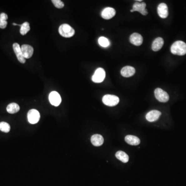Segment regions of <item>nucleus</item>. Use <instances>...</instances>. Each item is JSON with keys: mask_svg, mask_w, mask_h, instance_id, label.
<instances>
[{"mask_svg": "<svg viewBox=\"0 0 186 186\" xmlns=\"http://www.w3.org/2000/svg\"><path fill=\"white\" fill-rule=\"evenodd\" d=\"M172 53L175 55H185L186 54V43L183 41H176L175 42L171 47Z\"/></svg>", "mask_w": 186, "mask_h": 186, "instance_id": "nucleus-1", "label": "nucleus"}, {"mask_svg": "<svg viewBox=\"0 0 186 186\" xmlns=\"http://www.w3.org/2000/svg\"><path fill=\"white\" fill-rule=\"evenodd\" d=\"M60 34L65 38L73 37L75 34V31L71 26L68 24H63L60 25L58 28Z\"/></svg>", "mask_w": 186, "mask_h": 186, "instance_id": "nucleus-2", "label": "nucleus"}, {"mask_svg": "<svg viewBox=\"0 0 186 186\" xmlns=\"http://www.w3.org/2000/svg\"><path fill=\"white\" fill-rule=\"evenodd\" d=\"M119 98L113 95H106L103 98V102L105 105L109 107H114L119 103Z\"/></svg>", "mask_w": 186, "mask_h": 186, "instance_id": "nucleus-3", "label": "nucleus"}, {"mask_svg": "<svg viewBox=\"0 0 186 186\" xmlns=\"http://www.w3.org/2000/svg\"><path fill=\"white\" fill-rule=\"evenodd\" d=\"M106 77V72L102 68H98L96 70L92 76V80L95 83H101L104 80Z\"/></svg>", "mask_w": 186, "mask_h": 186, "instance_id": "nucleus-4", "label": "nucleus"}, {"mask_svg": "<svg viewBox=\"0 0 186 186\" xmlns=\"http://www.w3.org/2000/svg\"><path fill=\"white\" fill-rule=\"evenodd\" d=\"M155 96L156 98L161 103H167L169 100L168 94L160 88L155 89Z\"/></svg>", "mask_w": 186, "mask_h": 186, "instance_id": "nucleus-5", "label": "nucleus"}, {"mask_svg": "<svg viewBox=\"0 0 186 186\" xmlns=\"http://www.w3.org/2000/svg\"><path fill=\"white\" fill-rule=\"evenodd\" d=\"M40 119V114L35 109H31L28 113V119L30 124H35L38 122Z\"/></svg>", "mask_w": 186, "mask_h": 186, "instance_id": "nucleus-6", "label": "nucleus"}, {"mask_svg": "<svg viewBox=\"0 0 186 186\" xmlns=\"http://www.w3.org/2000/svg\"><path fill=\"white\" fill-rule=\"evenodd\" d=\"M146 3H145V2L139 3V2H137L133 5V9L131 10L130 12H138L141 13L142 15L146 16V15H148V10L146 9Z\"/></svg>", "mask_w": 186, "mask_h": 186, "instance_id": "nucleus-7", "label": "nucleus"}, {"mask_svg": "<svg viewBox=\"0 0 186 186\" xmlns=\"http://www.w3.org/2000/svg\"><path fill=\"white\" fill-rule=\"evenodd\" d=\"M49 100L51 104L55 107L59 106L62 101L61 97L60 94L55 91H53L50 93L49 96Z\"/></svg>", "mask_w": 186, "mask_h": 186, "instance_id": "nucleus-8", "label": "nucleus"}, {"mask_svg": "<svg viewBox=\"0 0 186 186\" xmlns=\"http://www.w3.org/2000/svg\"><path fill=\"white\" fill-rule=\"evenodd\" d=\"M116 14V11L113 8L108 7L104 8L101 12V17L104 19L109 20L113 18Z\"/></svg>", "mask_w": 186, "mask_h": 186, "instance_id": "nucleus-9", "label": "nucleus"}, {"mask_svg": "<svg viewBox=\"0 0 186 186\" xmlns=\"http://www.w3.org/2000/svg\"><path fill=\"white\" fill-rule=\"evenodd\" d=\"M13 47L18 61L22 64L25 63L26 60L25 58L23 55V53L21 52V47L20 46V45L18 43H14Z\"/></svg>", "mask_w": 186, "mask_h": 186, "instance_id": "nucleus-10", "label": "nucleus"}, {"mask_svg": "<svg viewBox=\"0 0 186 186\" xmlns=\"http://www.w3.org/2000/svg\"><path fill=\"white\" fill-rule=\"evenodd\" d=\"M157 12L160 17L162 19L167 18L168 15V8L165 3H162L158 5Z\"/></svg>", "mask_w": 186, "mask_h": 186, "instance_id": "nucleus-11", "label": "nucleus"}, {"mask_svg": "<svg viewBox=\"0 0 186 186\" xmlns=\"http://www.w3.org/2000/svg\"><path fill=\"white\" fill-rule=\"evenodd\" d=\"M21 52L23 53V57L26 58H31L34 53V49L30 45H22L21 47Z\"/></svg>", "mask_w": 186, "mask_h": 186, "instance_id": "nucleus-12", "label": "nucleus"}, {"mask_svg": "<svg viewBox=\"0 0 186 186\" xmlns=\"http://www.w3.org/2000/svg\"><path fill=\"white\" fill-rule=\"evenodd\" d=\"M161 115V112L159 111L152 110L146 114V118L149 122H153L157 121Z\"/></svg>", "mask_w": 186, "mask_h": 186, "instance_id": "nucleus-13", "label": "nucleus"}, {"mask_svg": "<svg viewBox=\"0 0 186 186\" xmlns=\"http://www.w3.org/2000/svg\"><path fill=\"white\" fill-rule=\"evenodd\" d=\"M143 37L138 33H134L130 37V42L133 45L139 46L143 43Z\"/></svg>", "mask_w": 186, "mask_h": 186, "instance_id": "nucleus-14", "label": "nucleus"}, {"mask_svg": "<svg viewBox=\"0 0 186 186\" xmlns=\"http://www.w3.org/2000/svg\"><path fill=\"white\" fill-rule=\"evenodd\" d=\"M136 73V70L134 67L127 66L123 67L121 70V73L122 76L124 77H130L131 76H133Z\"/></svg>", "mask_w": 186, "mask_h": 186, "instance_id": "nucleus-15", "label": "nucleus"}, {"mask_svg": "<svg viewBox=\"0 0 186 186\" xmlns=\"http://www.w3.org/2000/svg\"><path fill=\"white\" fill-rule=\"evenodd\" d=\"M91 142L95 146H100L102 145L104 142L103 136L100 134H94L91 137Z\"/></svg>", "mask_w": 186, "mask_h": 186, "instance_id": "nucleus-16", "label": "nucleus"}, {"mask_svg": "<svg viewBox=\"0 0 186 186\" xmlns=\"http://www.w3.org/2000/svg\"><path fill=\"white\" fill-rule=\"evenodd\" d=\"M164 40L161 37H158L155 39L152 43V50L153 51H158L162 48L163 46Z\"/></svg>", "mask_w": 186, "mask_h": 186, "instance_id": "nucleus-17", "label": "nucleus"}, {"mask_svg": "<svg viewBox=\"0 0 186 186\" xmlns=\"http://www.w3.org/2000/svg\"><path fill=\"white\" fill-rule=\"evenodd\" d=\"M125 141L128 143V144L131 145H138L140 143V140L136 136L133 135H128L125 137Z\"/></svg>", "mask_w": 186, "mask_h": 186, "instance_id": "nucleus-18", "label": "nucleus"}, {"mask_svg": "<svg viewBox=\"0 0 186 186\" xmlns=\"http://www.w3.org/2000/svg\"><path fill=\"white\" fill-rule=\"evenodd\" d=\"M6 110L10 114H15L20 110V107L16 103H11L8 105Z\"/></svg>", "mask_w": 186, "mask_h": 186, "instance_id": "nucleus-19", "label": "nucleus"}, {"mask_svg": "<svg viewBox=\"0 0 186 186\" xmlns=\"http://www.w3.org/2000/svg\"><path fill=\"white\" fill-rule=\"evenodd\" d=\"M115 156L118 159L122 162L127 163L129 161V156L126 153L123 151H118L115 154Z\"/></svg>", "mask_w": 186, "mask_h": 186, "instance_id": "nucleus-20", "label": "nucleus"}, {"mask_svg": "<svg viewBox=\"0 0 186 186\" xmlns=\"http://www.w3.org/2000/svg\"><path fill=\"white\" fill-rule=\"evenodd\" d=\"M30 27L29 23L28 22H25L21 24L20 29V33L22 35H25L30 31Z\"/></svg>", "mask_w": 186, "mask_h": 186, "instance_id": "nucleus-21", "label": "nucleus"}, {"mask_svg": "<svg viewBox=\"0 0 186 186\" xmlns=\"http://www.w3.org/2000/svg\"><path fill=\"white\" fill-rule=\"evenodd\" d=\"M98 43L100 46L104 47V48L108 47L110 45V42L108 40V39L105 37H103V36H101L99 38Z\"/></svg>", "mask_w": 186, "mask_h": 186, "instance_id": "nucleus-22", "label": "nucleus"}, {"mask_svg": "<svg viewBox=\"0 0 186 186\" xmlns=\"http://www.w3.org/2000/svg\"><path fill=\"white\" fill-rule=\"evenodd\" d=\"M11 130V126L8 123L2 122L0 123V130L4 132V133H9Z\"/></svg>", "mask_w": 186, "mask_h": 186, "instance_id": "nucleus-23", "label": "nucleus"}, {"mask_svg": "<svg viewBox=\"0 0 186 186\" xmlns=\"http://www.w3.org/2000/svg\"><path fill=\"white\" fill-rule=\"evenodd\" d=\"M52 2L55 6V8H64V4L62 1L60 0H52Z\"/></svg>", "mask_w": 186, "mask_h": 186, "instance_id": "nucleus-24", "label": "nucleus"}, {"mask_svg": "<svg viewBox=\"0 0 186 186\" xmlns=\"http://www.w3.org/2000/svg\"><path fill=\"white\" fill-rule=\"evenodd\" d=\"M8 19V16L5 13H1L0 14V21H6Z\"/></svg>", "mask_w": 186, "mask_h": 186, "instance_id": "nucleus-25", "label": "nucleus"}, {"mask_svg": "<svg viewBox=\"0 0 186 186\" xmlns=\"http://www.w3.org/2000/svg\"><path fill=\"white\" fill-rule=\"evenodd\" d=\"M8 25L7 21H0V28H6V26Z\"/></svg>", "mask_w": 186, "mask_h": 186, "instance_id": "nucleus-26", "label": "nucleus"}]
</instances>
